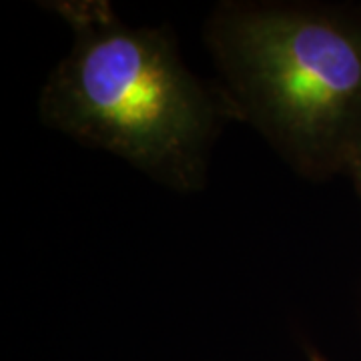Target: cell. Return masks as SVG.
<instances>
[{
    "instance_id": "obj_1",
    "label": "cell",
    "mask_w": 361,
    "mask_h": 361,
    "mask_svg": "<svg viewBox=\"0 0 361 361\" xmlns=\"http://www.w3.org/2000/svg\"><path fill=\"white\" fill-rule=\"evenodd\" d=\"M225 104L305 177L361 151V28L315 2H229L207 23Z\"/></svg>"
},
{
    "instance_id": "obj_4",
    "label": "cell",
    "mask_w": 361,
    "mask_h": 361,
    "mask_svg": "<svg viewBox=\"0 0 361 361\" xmlns=\"http://www.w3.org/2000/svg\"><path fill=\"white\" fill-rule=\"evenodd\" d=\"M311 361H325L323 357H319L317 353H311Z\"/></svg>"
},
{
    "instance_id": "obj_3",
    "label": "cell",
    "mask_w": 361,
    "mask_h": 361,
    "mask_svg": "<svg viewBox=\"0 0 361 361\" xmlns=\"http://www.w3.org/2000/svg\"><path fill=\"white\" fill-rule=\"evenodd\" d=\"M349 169H353V173H355V179H357V185H360V191H361V151L357 153V155L353 157V161H351Z\"/></svg>"
},
{
    "instance_id": "obj_2",
    "label": "cell",
    "mask_w": 361,
    "mask_h": 361,
    "mask_svg": "<svg viewBox=\"0 0 361 361\" xmlns=\"http://www.w3.org/2000/svg\"><path fill=\"white\" fill-rule=\"evenodd\" d=\"M73 47L40 97L42 118L171 187L201 183L215 104L167 32L127 25L109 2H59Z\"/></svg>"
}]
</instances>
